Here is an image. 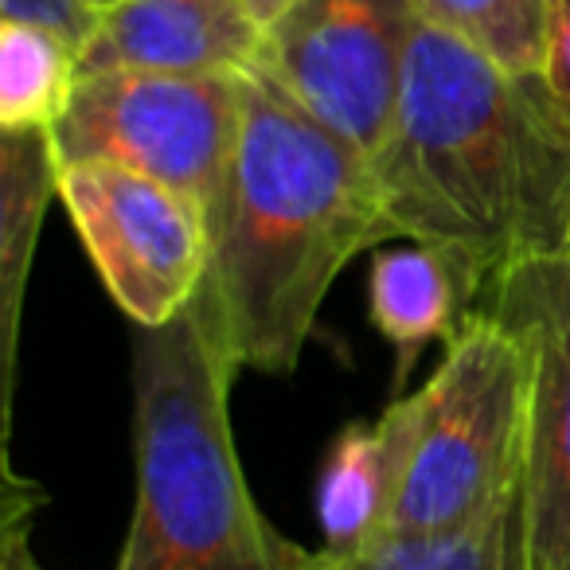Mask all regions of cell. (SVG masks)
Instances as JSON below:
<instances>
[{
  "instance_id": "obj_5",
  "label": "cell",
  "mask_w": 570,
  "mask_h": 570,
  "mask_svg": "<svg viewBox=\"0 0 570 570\" xmlns=\"http://www.w3.org/2000/svg\"><path fill=\"white\" fill-rule=\"evenodd\" d=\"M243 129L238 75L106 67L79 75L56 149L63 165L106 160L168 184L212 215L223 199Z\"/></svg>"
},
{
  "instance_id": "obj_1",
  "label": "cell",
  "mask_w": 570,
  "mask_h": 570,
  "mask_svg": "<svg viewBox=\"0 0 570 570\" xmlns=\"http://www.w3.org/2000/svg\"><path fill=\"white\" fill-rule=\"evenodd\" d=\"M372 165L391 235L445 250L481 289L570 250V118L547 79L504 71L426 20Z\"/></svg>"
},
{
  "instance_id": "obj_12",
  "label": "cell",
  "mask_w": 570,
  "mask_h": 570,
  "mask_svg": "<svg viewBox=\"0 0 570 570\" xmlns=\"http://www.w3.org/2000/svg\"><path fill=\"white\" fill-rule=\"evenodd\" d=\"M56 129L0 134V321H4V422H12L17 328L36 235L51 196H59Z\"/></svg>"
},
{
  "instance_id": "obj_10",
  "label": "cell",
  "mask_w": 570,
  "mask_h": 570,
  "mask_svg": "<svg viewBox=\"0 0 570 570\" xmlns=\"http://www.w3.org/2000/svg\"><path fill=\"white\" fill-rule=\"evenodd\" d=\"M411 445V403L399 399L375 422L336 434L317 484V515L328 554H356L387 531Z\"/></svg>"
},
{
  "instance_id": "obj_16",
  "label": "cell",
  "mask_w": 570,
  "mask_h": 570,
  "mask_svg": "<svg viewBox=\"0 0 570 570\" xmlns=\"http://www.w3.org/2000/svg\"><path fill=\"white\" fill-rule=\"evenodd\" d=\"M0 20H24V24H40L59 32L75 51H87V43L98 32V12L95 0H0Z\"/></svg>"
},
{
  "instance_id": "obj_15",
  "label": "cell",
  "mask_w": 570,
  "mask_h": 570,
  "mask_svg": "<svg viewBox=\"0 0 570 570\" xmlns=\"http://www.w3.org/2000/svg\"><path fill=\"white\" fill-rule=\"evenodd\" d=\"M419 17L512 75H543L551 0H419Z\"/></svg>"
},
{
  "instance_id": "obj_18",
  "label": "cell",
  "mask_w": 570,
  "mask_h": 570,
  "mask_svg": "<svg viewBox=\"0 0 570 570\" xmlns=\"http://www.w3.org/2000/svg\"><path fill=\"white\" fill-rule=\"evenodd\" d=\"M297 0H243V9H246V17L258 24V32H266L274 20H282L285 12L294 9Z\"/></svg>"
},
{
  "instance_id": "obj_9",
  "label": "cell",
  "mask_w": 570,
  "mask_h": 570,
  "mask_svg": "<svg viewBox=\"0 0 570 570\" xmlns=\"http://www.w3.org/2000/svg\"><path fill=\"white\" fill-rule=\"evenodd\" d=\"M262 32L243 0H114L98 20L79 75L106 67L238 75L258 59Z\"/></svg>"
},
{
  "instance_id": "obj_4",
  "label": "cell",
  "mask_w": 570,
  "mask_h": 570,
  "mask_svg": "<svg viewBox=\"0 0 570 570\" xmlns=\"http://www.w3.org/2000/svg\"><path fill=\"white\" fill-rule=\"evenodd\" d=\"M411 445L380 539L438 535L473 520L520 481L531 364L500 313L473 309L426 387L406 395Z\"/></svg>"
},
{
  "instance_id": "obj_19",
  "label": "cell",
  "mask_w": 570,
  "mask_h": 570,
  "mask_svg": "<svg viewBox=\"0 0 570 570\" xmlns=\"http://www.w3.org/2000/svg\"><path fill=\"white\" fill-rule=\"evenodd\" d=\"M95 4H98V12H106V9L114 4V0H95Z\"/></svg>"
},
{
  "instance_id": "obj_14",
  "label": "cell",
  "mask_w": 570,
  "mask_h": 570,
  "mask_svg": "<svg viewBox=\"0 0 570 570\" xmlns=\"http://www.w3.org/2000/svg\"><path fill=\"white\" fill-rule=\"evenodd\" d=\"M79 87V51L59 32L0 20V134H36L63 121Z\"/></svg>"
},
{
  "instance_id": "obj_8",
  "label": "cell",
  "mask_w": 570,
  "mask_h": 570,
  "mask_svg": "<svg viewBox=\"0 0 570 570\" xmlns=\"http://www.w3.org/2000/svg\"><path fill=\"white\" fill-rule=\"evenodd\" d=\"M489 305L520 333L531 364V414L520 465L523 562L570 570V250L497 274Z\"/></svg>"
},
{
  "instance_id": "obj_6",
  "label": "cell",
  "mask_w": 570,
  "mask_h": 570,
  "mask_svg": "<svg viewBox=\"0 0 570 570\" xmlns=\"http://www.w3.org/2000/svg\"><path fill=\"white\" fill-rule=\"evenodd\" d=\"M419 24V0H297L262 32L254 63L313 118L375 157Z\"/></svg>"
},
{
  "instance_id": "obj_17",
  "label": "cell",
  "mask_w": 570,
  "mask_h": 570,
  "mask_svg": "<svg viewBox=\"0 0 570 570\" xmlns=\"http://www.w3.org/2000/svg\"><path fill=\"white\" fill-rule=\"evenodd\" d=\"M543 79L570 118V0H551V43H547Z\"/></svg>"
},
{
  "instance_id": "obj_13",
  "label": "cell",
  "mask_w": 570,
  "mask_h": 570,
  "mask_svg": "<svg viewBox=\"0 0 570 570\" xmlns=\"http://www.w3.org/2000/svg\"><path fill=\"white\" fill-rule=\"evenodd\" d=\"M302 570H528L523 562L520 481L484 512L438 535L375 539L356 554L317 551Z\"/></svg>"
},
{
  "instance_id": "obj_2",
  "label": "cell",
  "mask_w": 570,
  "mask_h": 570,
  "mask_svg": "<svg viewBox=\"0 0 570 570\" xmlns=\"http://www.w3.org/2000/svg\"><path fill=\"white\" fill-rule=\"evenodd\" d=\"M243 129L212 215L199 297L235 367L289 375L328 285L391 235L364 149L297 106L258 63L238 71Z\"/></svg>"
},
{
  "instance_id": "obj_11",
  "label": "cell",
  "mask_w": 570,
  "mask_h": 570,
  "mask_svg": "<svg viewBox=\"0 0 570 570\" xmlns=\"http://www.w3.org/2000/svg\"><path fill=\"white\" fill-rule=\"evenodd\" d=\"M481 285L445 250L406 243L372 258V321L399 348V375L426 341H453Z\"/></svg>"
},
{
  "instance_id": "obj_7",
  "label": "cell",
  "mask_w": 570,
  "mask_h": 570,
  "mask_svg": "<svg viewBox=\"0 0 570 570\" xmlns=\"http://www.w3.org/2000/svg\"><path fill=\"white\" fill-rule=\"evenodd\" d=\"M59 199L110 297L137 328L165 325L199 294L212 227L180 191L134 168L75 160L59 168Z\"/></svg>"
},
{
  "instance_id": "obj_3",
  "label": "cell",
  "mask_w": 570,
  "mask_h": 570,
  "mask_svg": "<svg viewBox=\"0 0 570 570\" xmlns=\"http://www.w3.org/2000/svg\"><path fill=\"white\" fill-rule=\"evenodd\" d=\"M235 360L204 297L137 328V512L118 570H302L258 512L230 434Z\"/></svg>"
}]
</instances>
